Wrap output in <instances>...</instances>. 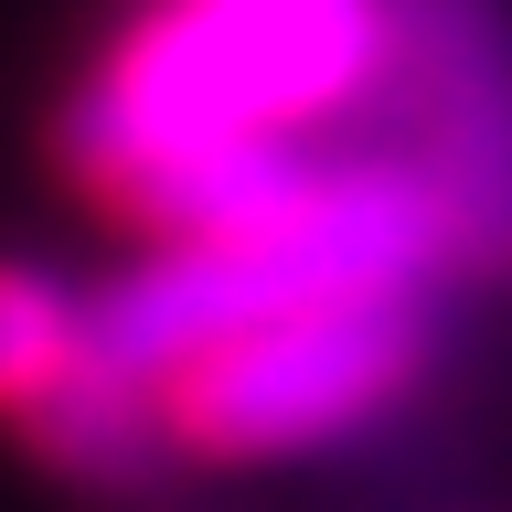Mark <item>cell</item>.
Here are the masks:
<instances>
[{
    "instance_id": "1",
    "label": "cell",
    "mask_w": 512,
    "mask_h": 512,
    "mask_svg": "<svg viewBox=\"0 0 512 512\" xmlns=\"http://www.w3.org/2000/svg\"><path fill=\"white\" fill-rule=\"evenodd\" d=\"M438 214L395 160H320L299 203H278L267 224L203 235V246H160L150 267H128L118 288L75 299V342L86 363L128 384H171L203 352L278 331L310 310H352V299H416L438 267Z\"/></svg>"
},
{
    "instance_id": "2",
    "label": "cell",
    "mask_w": 512,
    "mask_h": 512,
    "mask_svg": "<svg viewBox=\"0 0 512 512\" xmlns=\"http://www.w3.org/2000/svg\"><path fill=\"white\" fill-rule=\"evenodd\" d=\"M395 32L384 0H182L139 22L64 107V160L96 192H139L150 171L224 139H299L331 107L384 96Z\"/></svg>"
},
{
    "instance_id": "3",
    "label": "cell",
    "mask_w": 512,
    "mask_h": 512,
    "mask_svg": "<svg viewBox=\"0 0 512 512\" xmlns=\"http://www.w3.org/2000/svg\"><path fill=\"white\" fill-rule=\"evenodd\" d=\"M395 64V171L427 192L438 246L480 278H512V0H384Z\"/></svg>"
},
{
    "instance_id": "4",
    "label": "cell",
    "mask_w": 512,
    "mask_h": 512,
    "mask_svg": "<svg viewBox=\"0 0 512 512\" xmlns=\"http://www.w3.org/2000/svg\"><path fill=\"white\" fill-rule=\"evenodd\" d=\"M416 363H427V310L416 299H352V310H310V320L203 352L192 374L160 384V406H171L182 448L256 459V448H310L384 416L416 384Z\"/></svg>"
},
{
    "instance_id": "5",
    "label": "cell",
    "mask_w": 512,
    "mask_h": 512,
    "mask_svg": "<svg viewBox=\"0 0 512 512\" xmlns=\"http://www.w3.org/2000/svg\"><path fill=\"white\" fill-rule=\"evenodd\" d=\"M22 416V438L43 470L86 480V491H118V502H139V491H160V480L182 470V438H171V406H160L150 384L107 374V363H86V342H75V363H64Z\"/></svg>"
},
{
    "instance_id": "6",
    "label": "cell",
    "mask_w": 512,
    "mask_h": 512,
    "mask_svg": "<svg viewBox=\"0 0 512 512\" xmlns=\"http://www.w3.org/2000/svg\"><path fill=\"white\" fill-rule=\"evenodd\" d=\"M75 363V299L32 267H0V406H32Z\"/></svg>"
}]
</instances>
